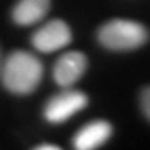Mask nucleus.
Instances as JSON below:
<instances>
[{"label":"nucleus","instance_id":"nucleus-10","mask_svg":"<svg viewBox=\"0 0 150 150\" xmlns=\"http://www.w3.org/2000/svg\"><path fill=\"white\" fill-rule=\"evenodd\" d=\"M2 64H4V54H2V48H0V70H2Z\"/></svg>","mask_w":150,"mask_h":150},{"label":"nucleus","instance_id":"nucleus-7","mask_svg":"<svg viewBox=\"0 0 150 150\" xmlns=\"http://www.w3.org/2000/svg\"><path fill=\"white\" fill-rule=\"evenodd\" d=\"M50 10V0H18L12 8V20L17 25H33L47 15Z\"/></svg>","mask_w":150,"mask_h":150},{"label":"nucleus","instance_id":"nucleus-1","mask_svg":"<svg viewBox=\"0 0 150 150\" xmlns=\"http://www.w3.org/2000/svg\"><path fill=\"white\" fill-rule=\"evenodd\" d=\"M43 77V64L27 50H13L4 57L0 70L2 83L10 93L28 95L37 90Z\"/></svg>","mask_w":150,"mask_h":150},{"label":"nucleus","instance_id":"nucleus-4","mask_svg":"<svg viewBox=\"0 0 150 150\" xmlns=\"http://www.w3.org/2000/svg\"><path fill=\"white\" fill-rule=\"evenodd\" d=\"M70 42H72V30L60 18H54L43 23L32 35V45L43 54H52L60 48H65Z\"/></svg>","mask_w":150,"mask_h":150},{"label":"nucleus","instance_id":"nucleus-8","mask_svg":"<svg viewBox=\"0 0 150 150\" xmlns=\"http://www.w3.org/2000/svg\"><path fill=\"white\" fill-rule=\"evenodd\" d=\"M140 107L144 115L150 120V87H145L140 93Z\"/></svg>","mask_w":150,"mask_h":150},{"label":"nucleus","instance_id":"nucleus-2","mask_svg":"<svg viewBox=\"0 0 150 150\" xmlns=\"http://www.w3.org/2000/svg\"><path fill=\"white\" fill-rule=\"evenodd\" d=\"M97 38L100 45L108 50H135L142 47L149 40V30L135 20H115L105 22L97 32Z\"/></svg>","mask_w":150,"mask_h":150},{"label":"nucleus","instance_id":"nucleus-5","mask_svg":"<svg viewBox=\"0 0 150 150\" xmlns=\"http://www.w3.org/2000/svg\"><path fill=\"white\" fill-rule=\"evenodd\" d=\"M87 64H88L87 57L77 50L60 55V59L54 65V72H52L55 83L62 88L74 87L83 77L87 70Z\"/></svg>","mask_w":150,"mask_h":150},{"label":"nucleus","instance_id":"nucleus-6","mask_svg":"<svg viewBox=\"0 0 150 150\" xmlns=\"http://www.w3.org/2000/svg\"><path fill=\"white\" fill-rule=\"evenodd\" d=\"M112 137V125L107 120H93L83 125L74 137V149L93 150L102 147Z\"/></svg>","mask_w":150,"mask_h":150},{"label":"nucleus","instance_id":"nucleus-3","mask_svg":"<svg viewBox=\"0 0 150 150\" xmlns=\"http://www.w3.org/2000/svg\"><path fill=\"white\" fill-rule=\"evenodd\" d=\"M88 98L83 92L67 87L60 93L54 95L43 107V117L48 123H64L70 117L87 107Z\"/></svg>","mask_w":150,"mask_h":150},{"label":"nucleus","instance_id":"nucleus-9","mask_svg":"<svg viewBox=\"0 0 150 150\" xmlns=\"http://www.w3.org/2000/svg\"><path fill=\"white\" fill-rule=\"evenodd\" d=\"M60 147L55 144H40L35 147V150H59Z\"/></svg>","mask_w":150,"mask_h":150}]
</instances>
